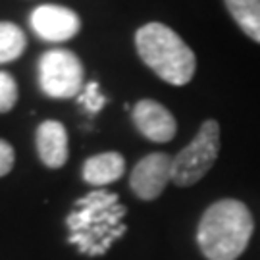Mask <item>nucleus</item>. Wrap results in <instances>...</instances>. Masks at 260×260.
Returning <instances> with one entry per match:
<instances>
[{
  "mask_svg": "<svg viewBox=\"0 0 260 260\" xmlns=\"http://www.w3.org/2000/svg\"><path fill=\"white\" fill-rule=\"evenodd\" d=\"M125 172V160L120 152H101L87 158L83 164V179L94 187L110 185Z\"/></svg>",
  "mask_w": 260,
  "mask_h": 260,
  "instance_id": "obj_10",
  "label": "nucleus"
},
{
  "mask_svg": "<svg viewBox=\"0 0 260 260\" xmlns=\"http://www.w3.org/2000/svg\"><path fill=\"white\" fill-rule=\"evenodd\" d=\"M133 123L147 139L154 143H168L177 133L174 114L152 99H143L133 106Z\"/></svg>",
  "mask_w": 260,
  "mask_h": 260,
  "instance_id": "obj_8",
  "label": "nucleus"
},
{
  "mask_svg": "<svg viewBox=\"0 0 260 260\" xmlns=\"http://www.w3.org/2000/svg\"><path fill=\"white\" fill-rule=\"evenodd\" d=\"M39 85L41 91L50 99L77 96L83 85L81 60L66 48L45 52L39 60Z\"/></svg>",
  "mask_w": 260,
  "mask_h": 260,
  "instance_id": "obj_5",
  "label": "nucleus"
},
{
  "mask_svg": "<svg viewBox=\"0 0 260 260\" xmlns=\"http://www.w3.org/2000/svg\"><path fill=\"white\" fill-rule=\"evenodd\" d=\"M27 47L23 29L10 21H0V64L18 60Z\"/></svg>",
  "mask_w": 260,
  "mask_h": 260,
  "instance_id": "obj_12",
  "label": "nucleus"
},
{
  "mask_svg": "<svg viewBox=\"0 0 260 260\" xmlns=\"http://www.w3.org/2000/svg\"><path fill=\"white\" fill-rule=\"evenodd\" d=\"M18 103V83L8 72H0V114L10 112Z\"/></svg>",
  "mask_w": 260,
  "mask_h": 260,
  "instance_id": "obj_13",
  "label": "nucleus"
},
{
  "mask_svg": "<svg viewBox=\"0 0 260 260\" xmlns=\"http://www.w3.org/2000/svg\"><path fill=\"white\" fill-rule=\"evenodd\" d=\"M172 160L166 152H152L141 158L129 176L131 191L143 201H154L172 181Z\"/></svg>",
  "mask_w": 260,
  "mask_h": 260,
  "instance_id": "obj_6",
  "label": "nucleus"
},
{
  "mask_svg": "<svg viewBox=\"0 0 260 260\" xmlns=\"http://www.w3.org/2000/svg\"><path fill=\"white\" fill-rule=\"evenodd\" d=\"M220 154V123L206 120L195 139L172 160V181L177 187H191L210 172Z\"/></svg>",
  "mask_w": 260,
  "mask_h": 260,
  "instance_id": "obj_4",
  "label": "nucleus"
},
{
  "mask_svg": "<svg viewBox=\"0 0 260 260\" xmlns=\"http://www.w3.org/2000/svg\"><path fill=\"white\" fill-rule=\"evenodd\" d=\"M135 48L141 60L166 83L183 87L195 75V52L174 29L164 23L150 21L137 29Z\"/></svg>",
  "mask_w": 260,
  "mask_h": 260,
  "instance_id": "obj_3",
  "label": "nucleus"
},
{
  "mask_svg": "<svg viewBox=\"0 0 260 260\" xmlns=\"http://www.w3.org/2000/svg\"><path fill=\"white\" fill-rule=\"evenodd\" d=\"M41 162L48 168H62L68 162V131L56 120L43 121L35 133Z\"/></svg>",
  "mask_w": 260,
  "mask_h": 260,
  "instance_id": "obj_9",
  "label": "nucleus"
},
{
  "mask_svg": "<svg viewBox=\"0 0 260 260\" xmlns=\"http://www.w3.org/2000/svg\"><path fill=\"white\" fill-rule=\"evenodd\" d=\"M35 35L48 43H62L74 39L81 29V19L74 10L56 4H43L33 10L29 18Z\"/></svg>",
  "mask_w": 260,
  "mask_h": 260,
  "instance_id": "obj_7",
  "label": "nucleus"
},
{
  "mask_svg": "<svg viewBox=\"0 0 260 260\" xmlns=\"http://www.w3.org/2000/svg\"><path fill=\"white\" fill-rule=\"evenodd\" d=\"M125 214L127 208L118 201L116 193L106 189L87 193L75 203V208L66 218L70 243L81 254L103 256L127 232L123 223Z\"/></svg>",
  "mask_w": 260,
  "mask_h": 260,
  "instance_id": "obj_1",
  "label": "nucleus"
},
{
  "mask_svg": "<svg viewBox=\"0 0 260 260\" xmlns=\"http://www.w3.org/2000/svg\"><path fill=\"white\" fill-rule=\"evenodd\" d=\"M79 101H81V104L87 108V112L96 114V112L106 104V96L101 94V91H99V83H96V81H91V83L85 87L83 94H79Z\"/></svg>",
  "mask_w": 260,
  "mask_h": 260,
  "instance_id": "obj_14",
  "label": "nucleus"
},
{
  "mask_svg": "<svg viewBox=\"0 0 260 260\" xmlns=\"http://www.w3.org/2000/svg\"><path fill=\"white\" fill-rule=\"evenodd\" d=\"M254 232V220L245 203L222 199L203 214L197 243L208 260H237Z\"/></svg>",
  "mask_w": 260,
  "mask_h": 260,
  "instance_id": "obj_2",
  "label": "nucleus"
},
{
  "mask_svg": "<svg viewBox=\"0 0 260 260\" xmlns=\"http://www.w3.org/2000/svg\"><path fill=\"white\" fill-rule=\"evenodd\" d=\"M14 162H16V152L12 149V145L8 141L0 139V177H4L12 172Z\"/></svg>",
  "mask_w": 260,
  "mask_h": 260,
  "instance_id": "obj_15",
  "label": "nucleus"
},
{
  "mask_svg": "<svg viewBox=\"0 0 260 260\" xmlns=\"http://www.w3.org/2000/svg\"><path fill=\"white\" fill-rule=\"evenodd\" d=\"M223 4L243 33L260 45V0H223Z\"/></svg>",
  "mask_w": 260,
  "mask_h": 260,
  "instance_id": "obj_11",
  "label": "nucleus"
}]
</instances>
